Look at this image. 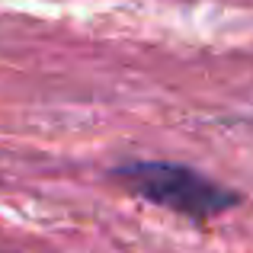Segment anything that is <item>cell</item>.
I'll return each mask as SVG.
<instances>
[{
	"instance_id": "cell-1",
	"label": "cell",
	"mask_w": 253,
	"mask_h": 253,
	"mask_svg": "<svg viewBox=\"0 0 253 253\" xmlns=\"http://www.w3.org/2000/svg\"><path fill=\"white\" fill-rule=\"evenodd\" d=\"M116 179L128 186L135 196H141L144 202L164 205V209L186 215L192 221H209V218L221 215L241 202L237 192L224 189L215 179L196 173L192 167H183V164H164V161L125 164L116 170Z\"/></svg>"
}]
</instances>
